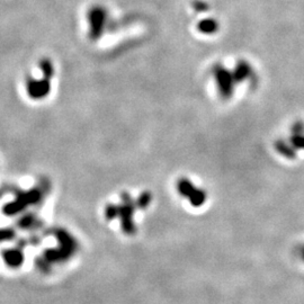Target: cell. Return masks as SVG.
Instances as JSON below:
<instances>
[{
    "label": "cell",
    "instance_id": "cell-1",
    "mask_svg": "<svg viewBox=\"0 0 304 304\" xmlns=\"http://www.w3.org/2000/svg\"><path fill=\"white\" fill-rule=\"evenodd\" d=\"M206 88L221 104L230 105L256 89L258 72L247 57H224L212 62L205 72Z\"/></svg>",
    "mask_w": 304,
    "mask_h": 304
},
{
    "label": "cell",
    "instance_id": "cell-2",
    "mask_svg": "<svg viewBox=\"0 0 304 304\" xmlns=\"http://www.w3.org/2000/svg\"><path fill=\"white\" fill-rule=\"evenodd\" d=\"M153 201L151 191L124 189L107 199L104 205V214L107 220L113 221L122 218L124 221L134 222L136 215H142L150 209ZM121 219L120 221H122Z\"/></svg>",
    "mask_w": 304,
    "mask_h": 304
},
{
    "label": "cell",
    "instance_id": "cell-3",
    "mask_svg": "<svg viewBox=\"0 0 304 304\" xmlns=\"http://www.w3.org/2000/svg\"><path fill=\"white\" fill-rule=\"evenodd\" d=\"M173 188L175 196L187 209L202 210L211 201V194L206 186L190 175L177 177Z\"/></svg>",
    "mask_w": 304,
    "mask_h": 304
},
{
    "label": "cell",
    "instance_id": "cell-4",
    "mask_svg": "<svg viewBox=\"0 0 304 304\" xmlns=\"http://www.w3.org/2000/svg\"><path fill=\"white\" fill-rule=\"evenodd\" d=\"M50 91V84L48 79L42 81H31L28 84V93L34 98L45 97Z\"/></svg>",
    "mask_w": 304,
    "mask_h": 304
}]
</instances>
